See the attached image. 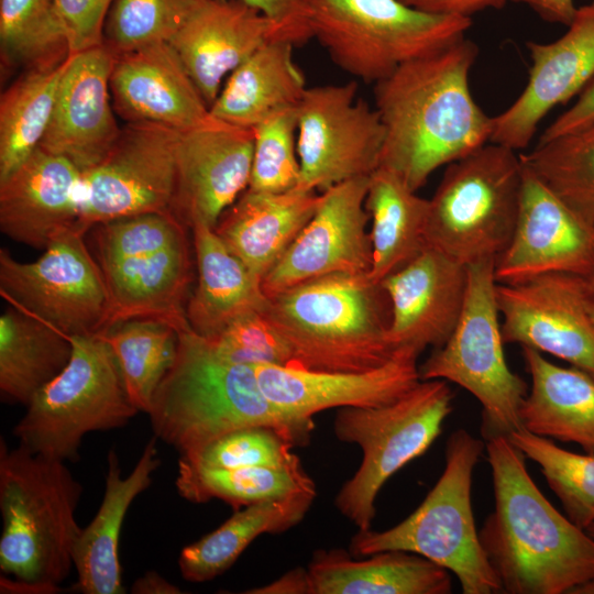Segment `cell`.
<instances>
[{"instance_id":"1","label":"cell","mask_w":594,"mask_h":594,"mask_svg":"<svg viewBox=\"0 0 594 594\" xmlns=\"http://www.w3.org/2000/svg\"><path fill=\"white\" fill-rule=\"evenodd\" d=\"M462 37L400 65L374 84L375 109L385 129L381 165L417 191L439 167L476 151L493 129L469 86L477 57Z\"/></svg>"},{"instance_id":"2","label":"cell","mask_w":594,"mask_h":594,"mask_svg":"<svg viewBox=\"0 0 594 594\" xmlns=\"http://www.w3.org/2000/svg\"><path fill=\"white\" fill-rule=\"evenodd\" d=\"M495 498L479 536L507 594H570L594 579V538L563 516L532 481L507 436L486 440Z\"/></svg>"},{"instance_id":"3","label":"cell","mask_w":594,"mask_h":594,"mask_svg":"<svg viewBox=\"0 0 594 594\" xmlns=\"http://www.w3.org/2000/svg\"><path fill=\"white\" fill-rule=\"evenodd\" d=\"M147 415L156 438L185 457L241 428H272L294 447L307 444L315 429L314 421L288 416L264 396L253 365L221 359L191 329L179 331L176 359Z\"/></svg>"},{"instance_id":"4","label":"cell","mask_w":594,"mask_h":594,"mask_svg":"<svg viewBox=\"0 0 594 594\" xmlns=\"http://www.w3.org/2000/svg\"><path fill=\"white\" fill-rule=\"evenodd\" d=\"M81 484L64 461L0 441L1 593L52 594L68 576L81 532Z\"/></svg>"},{"instance_id":"5","label":"cell","mask_w":594,"mask_h":594,"mask_svg":"<svg viewBox=\"0 0 594 594\" xmlns=\"http://www.w3.org/2000/svg\"><path fill=\"white\" fill-rule=\"evenodd\" d=\"M264 314L292 350L290 367L361 372L395 354L388 296L367 273L306 280L270 296Z\"/></svg>"},{"instance_id":"6","label":"cell","mask_w":594,"mask_h":594,"mask_svg":"<svg viewBox=\"0 0 594 594\" xmlns=\"http://www.w3.org/2000/svg\"><path fill=\"white\" fill-rule=\"evenodd\" d=\"M484 449L485 443L469 431L454 430L446 443L443 472L422 503L386 530H358L350 553L363 558L386 550L409 551L454 574L464 594L502 593L472 507L473 473Z\"/></svg>"},{"instance_id":"7","label":"cell","mask_w":594,"mask_h":594,"mask_svg":"<svg viewBox=\"0 0 594 594\" xmlns=\"http://www.w3.org/2000/svg\"><path fill=\"white\" fill-rule=\"evenodd\" d=\"M522 179L520 155L493 142L447 165L429 199L427 245L464 266L496 261L516 226Z\"/></svg>"},{"instance_id":"8","label":"cell","mask_w":594,"mask_h":594,"mask_svg":"<svg viewBox=\"0 0 594 594\" xmlns=\"http://www.w3.org/2000/svg\"><path fill=\"white\" fill-rule=\"evenodd\" d=\"M453 393L443 380H420L396 400L380 407H343L333 421L339 441L363 453L356 472L339 490L334 505L359 530L370 529L383 485L422 455L452 411Z\"/></svg>"},{"instance_id":"9","label":"cell","mask_w":594,"mask_h":594,"mask_svg":"<svg viewBox=\"0 0 594 594\" xmlns=\"http://www.w3.org/2000/svg\"><path fill=\"white\" fill-rule=\"evenodd\" d=\"M309 24L334 64L376 84L404 63L464 37L472 19L400 0H309Z\"/></svg>"},{"instance_id":"10","label":"cell","mask_w":594,"mask_h":594,"mask_svg":"<svg viewBox=\"0 0 594 594\" xmlns=\"http://www.w3.org/2000/svg\"><path fill=\"white\" fill-rule=\"evenodd\" d=\"M69 339L68 364L34 394L13 428L20 446L64 462L78 459L88 432L122 427L139 413L107 341L101 336Z\"/></svg>"},{"instance_id":"11","label":"cell","mask_w":594,"mask_h":594,"mask_svg":"<svg viewBox=\"0 0 594 594\" xmlns=\"http://www.w3.org/2000/svg\"><path fill=\"white\" fill-rule=\"evenodd\" d=\"M494 267L495 260L466 266L460 319L449 339L419 366L420 380L452 382L479 400L485 440L522 428L519 410L528 393L504 355Z\"/></svg>"},{"instance_id":"12","label":"cell","mask_w":594,"mask_h":594,"mask_svg":"<svg viewBox=\"0 0 594 594\" xmlns=\"http://www.w3.org/2000/svg\"><path fill=\"white\" fill-rule=\"evenodd\" d=\"M85 233L78 223L59 231L41 257L29 263L0 250L1 295L68 338L99 336L110 326L108 287Z\"/></svg>"},{"instance_id":"13","label":"cell","mask_w":594,"mask_h":594,"mask_svg":"<svg viewBox=\"0 0 594 594\" xmlns=\"http://www.w3.org/2000/svg\"><path fill=\"white\" fill-rule=\"evenodd\" d=\"M358 82L307 88L297 107L299 180L321 193L381 165L385 129L380 113L358 97Z\"/></svg>"},{"instance_id":"14","label":"cell","mask_w":594,"mask_h":594,"mask_svg":"<svg viewBox=\"0 0 594 594\" xmlns=\"http://www.w3.org/2000/svg\"><path fill=\"white\" fill-rule=\"evenodd\" d=\"M180 132L128 122L107 156L81 173L78 226L86 232L116 219L172 212Z\"/></svg>"},{"instance_id":"15","label":"cell","mask_w":594,"mask_h":594,"mask_svg":"<svg viewBox=\"0 0 594 594\" xmlns=\"http://www.w3.org/2000/svg\"><path fill=\"white\" fill-rule=\"evenodd\" d=\"M504 343L561 359L594 377V324L585 304V277L546 273L497 283Z\"/></svg>"},{"instance_id":"16","label":"cell","mask_w":594,"mask_h":594,"mask_svg":"<svg viewBox=\"0 0 594 594\" xmlns=\"http://www.w3.org/2000/svg\"><path fill=\"white\" fill-rule=\"evenodd\" d=\"M369 177H356L320 194L316 212L262 280L267 297L336 273L363 274L372 266L366 231Z\"/></svg>"},{"instance_id":"17","label":"cell","mask_w":594,"mask_h":594,"mask_svg":"<svg viewBox=\"0 0 594 594\" xmlns=\"http://www.w3.org/2000/svg\"><path fill=\"white\" fill-rule=\"evenodd\" d=\"M494 272L497 283L554 272L584 277L594 273V226L572 211L525 165L516 226L495 261Z\"/></svg>"},{"instance_id":"18","label":"cell","mask_w":594,"mask_h":594,"mask_svg":"<svg viewBox=\"0 0 594 594\" xmlns=\"http://www.w3.org/2000/svg\"><path fill=\"white\" fill-rule=\"evenodd\" d=\"M253 129L211 117L180 132L172 213L187 228H215L223 211L249 187Z\"/></svg>"},{"instance_id":"19","label":"cell","mask_w":594,"mask_h":594,"mask_svg":"<svg viewBox=\"0 0 594 594\" xmlns=\"http://www.w3.org/2000/svg\"><path fill=\"white\" fill-rule=\"evenodd\" d=\"M531 67L520 96L493 118L490 142L528 146L542 118L580 95L594 78V0L578 8L568 31L551 43L527 42Z\"/></svg>"},{"instance_id":"20","label":"cell","mask_w":594,"mask_h":594,"mask_svg":"<svg viewBox=\"0 0 594 594\" xmlns=\"http://www.w3.org/2000/svg\"><path fill=\"white\" fill-rule=\"evenodd\" d=\"M418 355L398 350L383 365L361 372H319L290 366L255 364L264 396L279 410L304 421L329 408L380 407L389 404L419 381Z\"/></svg>"},{"instance_id":"21","label":"cell","mask_w":594,"mask_h":594,"mask_svg":"<svg viewBox=\"0 0 594 594\" xmlns=\"http://www.w3.org/2000/svg\"><path fill=\"white\" fill-rule=\"evenodd\" d=\"M381 283L391 304L388 341L394 352L408 350L419 356L449 339L464 306L466 266L427 245Z\"/></svg>"},{"instance_id":"22","label":"cell","mask_w":594,"mask_h":594,"mask_svg":"<svg viewBox=\"0 0 594 594\" xmlns=\"http://www.w3.org/2000/svg\"><path fill=\"white\" fill-rule=\"evenodd\" d=\"M113 54L102 44L72 54L40 147L81 173L98 165L120 134L111 105Z\"/></svg>"},{"instance_id":"23","label":"cell","mask_w":594,"mask_h":594,"mask_svg":"<svg viewBox=\"0 0 594 594\" xmlns=\"http://www.w3.org/2000/svg\"><path fill=\"white\" fill-rule=\"evenodd\" d=\"M110 94L128 122H151L179 132L211 119L209 107L169 43L113 55Z\"/></svg>"},{"instance_id":"24","label":"cell","mask_w":594,"mask_h":594,"mask_svg":"<svg viewBox=\"0 0 594 594\" xmlns=\"http://www.w3.org/2000/svg\"><path fill=\"white\" fill-rule=\"evenodd\" d=\"M270 21L239 0H200L168 42L210 108L223 78L266 42Z\"/></svg>"},{"instance_id":"25","label":"cell","mask_w":594,"mask_h":594,"mask_svg":"<svg viewBox=\"0 0 594 594\" xmlns=\"http://www.w3.org/2000/svg\"><path fill=\"white\" fill-rule=\"evenodd\" d=\"M81 172L67 158L37 147L0 180V229L14 241L45 249L79 219Z\"/></svg>"},{"instance_id":"26","label":"cell","mask_w":594,"mask_h":594,"mask_svg":"<svg viewBox=\"0 0 594 594\" xmlns=\"http://www.w3.org/2000/svg\"><path fill=\"white\" fill-rule=\"evenodd\" d=\"M111 301L110 326L151 318L191 329L186 307L193 280L188 238L156 251L98 260Z\"/></svg>"},{"instance_id":"27","label":"cell","mask_w":594,"mask_h":594,"mask_svg":"<svg viewBox=\"0 0 594 594\" xmlns=\"http://www.w3.org/2000/svg\"><path fill=\"white\" fill-rule=\"evenodd\" d=\"M319 201L316 191L276 194L246 188L223 211L213 230L262 282L311 219Z\"/></svg>"},{"instance_id":"28","label":"cell","mask_w":594,"mask_h":594,"mask_svg":"<svg viewBox=\"0 0 594 594\" xmlns=\"http://www.w3.org/2000/svg\"><path fill=\"white\" fill-rule=\"evenodd\" d=\"M106 490L94 519L81 529L75 543L73 561L78 574L75 588L85 594H122L119 539L122 522L134 498L152 483V473L161 460L156 438L151 439L133 468L122 477L119 458L108 452Z\"/></svg>"},{"instance_id":"29","label":"cell","mask_w":594,"mask_h":594,"mask_svg":"<svg viewBox=\"0 0 594 594\" xmlns=\"http://www.w3.org/2000/svg\"><path fill=\"white\" fill-rule=\"evenodd\" d=\"M310 594H449L451 572L404 550L355 559L343 549L318 550L307 568Z\"/></svg>"},{"instance_id":"30","label":"cell","mask_w":594,"mask_h":594,"mask_svg":"<svg viewBox=\"0 0 594 594\" xmlns=\"http://www.w3.org/2000/svg\"><path fill=\"white\" fill-rule=\"evenodd\" d=\"M521 350L531 378L519 410L521 427L594 454V377L574 366H559L534 349Z\"/></svg>"},{"instance_id":"31","label":"cell","mask_w":594,"mask_h":594,"mask_svg":"<svg viewBox=\"0 0 594 594\" xmlns=\"http://www.w3.org/2000/svg\"><path fill=\"white\" fill-rule=\"evenodd\" d=\"M190 230L198 283L186 316L195 333L211 339L237 318L264 311L268 297L262 282L227 249L213 228L195 224Z\"/></svg>"},{"instance_id":"32","label":"cell","mask_w":594,"mask_h":594,"mask_svg":"<svg viewBox=\"0 0 594 594\" xmlns=\"http://www.w3.org/2000/svg\"><path fill=\"white\" fill-rule=\"evenodd\" d=\"M292 43L271 40L242 62L209 108L210 116L253 129L272 114L297 108L307 87Z\"/></svg>"},{"instance_id":"33","label":"cell","mask_w":594,"mask_h":594,"mask_svg":"<svg viewBox=\"0 0 594 594\" xmlns=\"http://www.w3.org/2000/svg\"><path fill=\"white\" fill-rule=\"evenodd\" d=\"M316 494V488L306 490L234 510L217 529L183 548L178 559L182 576L201 583L221 575L261 535L280 534L298 525Z\"/></svg>"},{"instance_id":"34","label":"cell","mask_w":594,"mask_h":594,"mask_svg":"<svg viewBox=\"0 0 594 594\" xmlns=\"http://www.w3.org/2000/svg\"><path fill=\"white\" fill-rule=\"evenodd\" d=\"M365 208L372 243L367 275L381 283L427 246L429 199L419 197L399 176L380 166L369 178Z\"/></svg>"},{"instance_id":"35","label":"cell","mask_w":594,"mask_h":594,"mask_svg":"<svg viewBox=\"0 0 594 594\" xmlns=\"http://www.w3.org/2000/svg\"><path fill=\"white\" fill-rule=\"evenodd\" d=\"M73 352L70 339L48 323L15 308L0 317V389L28 405L57 376Z\"/></svg>"},{"instance_id":"36","label":"cell","mask_w":594,"mask_h":594,"mask_svg":"<svg viewBox=\"0 0 594 594\" xmlns=\"http://www.w3.org/2000/svg\"><path fill=\"white\" fill-rule=\"evenodd\" d=\"M175 484L178 494L190 503L201 504L217 498L234 510L316 488L298 457L282 465L234 469L202 468L179 458Z\"/></svg>"},{"instance_id":"37","label":"cell","mask_w":594,"mask_h":594,"mask_svg":"<svg viewBox=\"0 0 594 594\" xmlns=\"http://www.w3.org/2000/svg\"><path fill=\"white\" fill-rule=\"evenodd\" d=\"M69 57L55 66L23 70L1 94L0 180L40 146Z\"/></svg>"},{"instance_id":"38","label":"cell","mask_w":594,"mask_h":594,"mask_svg":"<svg viewBox=\"0 0 594 594\" xmlns=\"http://www.w3.org/2000/svg\"><path fill=\"white\" fill-rule=\"evenodd\" d=\"M99 336L116 356L132 404L148 414L155 392L176 359L179 331L166 321L135 318L117 322Z\"/></svg>"},{"instance_id":"39","label":"cell","mask_w":594,"mask_h":594,"mask_svg":"<svg viewBox=\"0 0 594 594\" xmlns=\"http://www.w3.org/2000/svg\"><path fill=\"white\" fill-rule=\"evenodd\" d=\"M2 65L23 70L65 62L70 44L55 0H0Z\"/></svg>"},{"instance_id":"40","label":"cell","mask_w":594,"mask_h":594,"mask_svg":"<svg viewBox=\"0 0 594 594\" xmlns=\"http://www.w3.org/2000/svg\"><path fill=\"white\" fill-rule=\"evenodd\" d=\"M519 155L525 167L594 226V124L538 142Z\"/></svg>"},{"instance_id":"41","label":"cell","mask_w":594,"mask_h":594,"mask_svg":"<svg viewBox=\"0 0 594 594\" xmlns=\"http://www.w3.org/2000/svg\"><path fill=\"white\" fill-rule=\"evenodd\" d=\"M507 437L527 459L539 465L566 517L584 530L594 524V454L564 450L524 428Z\"/></svg>"},{"instance_id":"42","label":"cell","mask_w":594,"mask_h":594,"mask_svg":"<svg viewBox=\"0 0 594 594\" xmlns=\"http://www.w3.org/2000/svg\"><path fill=\"white\" fill-rule=\"evenodd\" d=\"M200 0H113L103 26V45L113 54L166 42Z\"/></svg>"},{"instance_id":"43","label":"cell","mask_w":594,"mask_h":594,"mask_svg":"<svg viewBox=\"0 0 594 594\" xmlns=\"http://www.w3.org/2000/svg\"><path fill=\"white\" fill-rule=\"evenodd\" d=\"M297 108L278 111L253 128L254 147L249 189L286 193L299 180Z\"/></svg>"},{"instance_id":"44","label":"cell","mask_w":594,"mask_h":594,"mask_svg":"<svg viewBox=\"0 0 594 594\" xmlns=\"http://www.w3.org/2000/svg\"><path fill=\"white\" fill-rule=\"evenodd\" d=\"M294 444L267 427H246L212 441L194 455L182 459L209 469H234L260 465H282L297 455Z\"/></svg>"},{"instance_id":"45","label":"cell","mask_w":594,"mask_h":594,"mask_svg":"<svg viewBox=\"0 0 594 594\" xmlns=\"http://www.w3.org/2000/svg\"><path fill=\"white\" fill-rule=\"evenodd\" d=\"M94 228L98 260L161 250L187 238L188 229L172 212L142 213Z\"/></svg>"},{"instance_id":"46","label":"cell","mask_w":594,"mask_h":594,"mask_svg":"<svg viewBox=\"0 0 594 594\" xmlns=\"http://www.w3.org/2000/svg\"><path fill=\"white\" fill-rule=\"evenodd\" d=\"M206 340L218 356L232 363L292 366V350L264 311L245 314Z\"/></svg>"},{"instance_id":"47","label":"cell","mask_w":594,"mask_h":594,"mask_svg":"<svg viewBox=\"0 0 594 594\" xmlns=\"http://www.w3.org/2000/svg\"><path fill=\"white\" fill-rule=\"evenodd\" d=\"M70 54L103 44V26L113 0H55Z\"/></svg>"},{"instance_id":"48","label":"cell","mask_w":594,"mask_h":594,"mask_svg":"<svg viewBox=\"0 0 594 594\" xmlns=\"http://www.w3.org/2000/svg\"><path fill=\"white\" fill-rule=\"evenodd\" d=\"M262 13L274 29L275 40L304 45L311 40L309 0H239Z\"/></svg>"},{"instance_id":"49","label":"cell","mask_w":594,"mask_h":594,"mask_svg":"<svg viewBox=\"0 0 594 594\" xmlns=\"http://www.w3.org/2000/svg\"><path fill=\"white\" fill-rule=\"evenodd\" d=\"M594 124V78L570 109L560 114L541 134L539 143Z\"/></svg>"},{"instance_id":"50","label":"cell","mask_w":594,"mask_h":594,"mask_svg":"<svg viewBox=\"0 0 594 594\" xmlns=\"http://www.w3.org/2000/svg\"><path fill=\"white\" fill-rule=\"evenodd\" d=\"M416 9L444 15L471 18L479 11L503 8L508 0H400Z\"/></svg>"},{"instance_id":"51","label":"cell","mask_w":594,"mask_h":594,"mask_svg":"<svg viewBox=\"0 0 594 594\" xmlns=\"http://www.w3.org/2000/svg\"><path fill=\"white\" fill-rule=\"evenodd\" d=\"M530 7L539 16L550 23L569 25L576 14L574 0H508Z\"/></svg>"},{"instance_id":"52","label":"cell","mask_w":594,"mask_h":594,"mask_svg":"<svg viewBox=\"0 0 594 594\" xmlns=\"http://www.w3.org/2000/svg\"><path fill=\"white\" fill-rule=\"evenodd\" d=\"M250 594H310L307 569L297 568L283 574L270 584L251 588Z\"/></svg>"},{"instance_id":"53","label":"cell","mask_w":594,"mask_h":594,"mask_svg":"<svg viewBox=\"0 0 594 594\" xmlns=\"http://www.w3.org/2000/svg\"><path fill=\"white\" fill-rule=\"evenodd\" d=\"M134 594H179L182 591L155 571L136 579L131 586Z\"/></svg>"},{"instance_id":"54","label":"cell","mask_w":594,"mask_h":594,"mask_svg":"<svg viewBox=\"0 0 594 594\" xmlns=\"http://www.w3.org/2000/svg\"><path fill=\"white\" fill-rule=\"evenodd\" d=\"M585 304L594 324V273L585 277Z\"/></svg>"},{"instance_id":"55","label":"cell","mask_w":594,"mask_h":594,"mask_svg":"<svg viewBox=\"0 0 594 594\" xmlns=\"http://www.w3.org/2000/svg\"><path fill=\"white\" fill-rule=\"evenodd\" d=\"M570 594H594V579L578 585Z\"/></svg>"},{"instance_id":"56","label":"cell","mask_w":594,"mask_h":594,"mask_svg":"<svg viewBox=\"0 0 594 594\" xmlns=\"http://www.w3.org/2000/svg\"><path fill=\"white\" fill-rule=\"evenodd\" d=\"M586 532L594 538V524H592L591 526H588L586 529Z\"/></svg>"}]
</instances>
